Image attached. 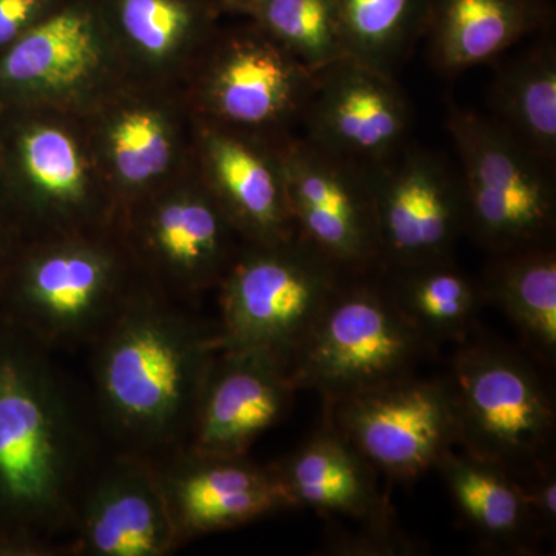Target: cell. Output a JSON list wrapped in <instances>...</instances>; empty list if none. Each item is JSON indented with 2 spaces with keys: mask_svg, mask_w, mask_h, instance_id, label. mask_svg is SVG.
<instances>
[{
  "mask_svg": "<svg viewBox=\"0 0 556 556\" xmlns=\"http://www.w3.org/2000/svg\"><path fill=\"white\" fill-rule=\"evenodd\" d=\"M437 470L479 546L497 555L538 554L543 538L519 479L455 448L442 456Z\"/></svg>",
  "mask_w": 556,
  "mask_h": 556,
  "instance_id": "obj_16",
  "label": "cell"
},
{
  "mask_svg": "<svg viewBox=\"0 0 556 556\" xmlns=\"http://www.w3.org/2000/svg\"><path fill=\"white\" fill-rule=\"evenodd\" d=\"M340 28L351 56L358 61L390 51L415 20L419 0H336Z\"/></svg>",
  "mask_w": 556,
  "mask_h": 556,
  "instance_id": "obj_26",
  "label": "cell"
},
{
  "mask_svg": "<svg viewBox=\"0 0 556 556\" xmlns=\"http://www.w3.org/2000/svg\"><path fill=\"white\" fill-rule=\"evenodd\" d=\"M121 28L138 47L164 54L188 35L197 20L193 0H110Z\"/></svg>",
  "mask_w": 556,
  "mask_h": 556,
  "instance_id": "obj_28",
  "label": "cell"
},
{
  "mask_svg": "<svg viewBox=\"0 0 556 556\" xmlns=\"http://www.w3.org/2000/svg\"><path fill=\"white\" fill-rule=\"evenodd\" d=\"M104 441L53 351L0 317V533L68 547Z\"/></svg>",
  "mask_w": 556,
  "mask_h": 556,
  "instance_id": "obj_1",
  "label": "cell"
},
{
  "mask_svg": "<svg viewBox=\"0 0 556 556\" xmlns=\"http://www.w3.org/2000/svg\"><path fill=\"white\" fill-rule=\"evenodd\" d=\"M292 510L314 508L358 525L394 518L379 471L327 419L294 452L273 463Z\"/></svg>",
  "mask_w": 556,
  "mask_h": 556,
  "instance_id": "obj_14",
  "label": "cell"
},
{
  "mask_svg": "<svg viewBox=\"0 0 556 556\" xmlns=\"http://www.w3.org/2000/svg\"><path fill=\"white\" fill-rule=\"evenodd\" d=\"M318 104V127L332 148L378 159L407 130V109L378 68L348 56L336 62Z\"/></svg>",
  "mask_w": 556,
  "mask_h": 556,
  "instance_id": "obj_15",
  "label": "cell"
},
{
  "mask_svg": "<svg viewBox=\"0 0 556 556\" xmlns=\"http://www.w3.org/2000/svg\"><path fill=\"white\" fill-rule=\"evenodd\" d=\"M113 156L121 177L141 185L167 167L169 138L152 113L134 112L116 124L112 135Z\"/></svg>",
  "mask_w": 556,
  "mask_h": 556,
  "instance_id": "obj_29",
  "label": "cell"
},
{
  "mask_svg": "<svg viewBox=\"0 0 556 556\" xmlns=\"http://www.w3.org/2000/svg\"><path fill=\"white\" fill-rule=\"evenodd\" d=\"M181 547L148 457H102L80 496L70 556H167Z\"/></svg>",
  "mask_w": 556,
  "mask_h": 556,
  "instance_id": "obj_9",
  "label": "cell"
},
{
  "mask_svg": "<svg viewBox=\"0 0 556 556\" xmlns=\"http://www.w3.org/2000/svg\"><path fill=\"white\" fill-rule=\"evenodd\" d=\"M0 556H70L61 543L25 535L0 533Z\"/></svg>",
  "mask_w": 556,
  "mask_h": 556,
  "instance_id": "obj_33",
  "label": "cell"
},
{
  "mask_svg": "<svg viewBox=\"0 0 556 556\" xmlns=\"http://www.w3.org/2000/svg\"><path fill=\"white\" fill-rule=\"evenodd\" d=\"M230 5L243 7V9H251L252 5L260 2V0H228Z\"/></svg>",
  "mask_w": 556,
  "mask_h": 556,
  "instance_id": "obj_35",
  "label": "cell"
},
{
  "mask_svg": "<svg viewBox=\"0 0 556 556\" xmlns=\"http://www.w3.org/2000/svg\"><path fill=\"white\" fill-rule=\"evenodd\" d=\"M536 365L526 350L473 331L444 375L456 445L519 481L555 467V399Z\"/></svg>",
  "mask_w": 556,
  "mask_h": 556,
  "instance_id": "obj_3",
  "label": "cell"
},
{
  "mask_svg": "<svg viewBox=\"0 0 556 556\" xmlns=\"http://www.w3.org/2000/svg\"><path fill=\"white\" fill-rule=\"evenodd\" d=\"M98 50L94 11L83 3L62 7L22 33L3 61V75L24 86L61 89L90 75Z\"/></svg>",
  "mask_w": 556,
  "mask_h": 556,
  "instance_id": "obj_18",
  "label": "cell"
},
{
  "mask_svg": "<svg viewBox=\"0 0 556 556\" xmlns=\"http://www.w3.org/2000/svg\"><path fill=\"white\" fill-rule=\"evenodd\" d=\"M485 281V300L510 318L526 353L547 367L555 365L556 255L551 244L497 254Z\"/></svg>",
  "mask_w": 556,
  "mask_h": 556,
  "instance_id": "obj_19",
  "label": "cell"
},
{
  "mask_svg": "<svg viewBox=\"0 0 556 556\" xmlns=\"http://www.w3.org/2000/svg\"><path fill=\"white\" fill-rule=\"evenodd\" d=\"M89 351L90 404L113 452L153 460L188 445L217 325L141 288Z\"/></svg>",
  "mask_w": 556,
  "mask_h": 556,
  "instance_id": "obj_2",
  "label": "cell"
},
{
  "mask_svg": "<svg viewBox=\"0 0 556 556\" xmlns=\"http://www.w3.org/2000/svg\"><path fill=\"white\" fill-rule=\"evenodd\" d=\"M371 193L382 265L399 270L452 260L450 251L466 226L463 197L439 167L409 160Z\"/></svg>",
  "mask_w": 556,
  "mask_h": 556,
  "instance_id": "obj_13",
  "label": "cell"
},
{
  "mask_svg": "<svg viewBox=\"0 0 556 556\" xmlns=\"http://www.w3.org/2000/svg\"><path fill=\"white\" fill-rule=\"evenodd\" d=\"M295 393L287 358L266 350L218 351L186 447L201 455L247 456L288 415Z\"/></svg>",
  "mask_w": 556,
  "mask_h": 556,
  "instance_id": "obj_11",
  "label": "cell"
},
{
  "mask_svg": "<svg viewBox=\"0 0 556 556\" xmlns=\"http://www.w3.org/2000/svg\"><path fill=\"white\" fill-rule=\"evenodd\" d=\"M287 177L295 236L350 276L382 265L371 189L316 150L289 163Z\"/></svg>",
  "mask_w": 556,
  "mask_h": 556,
  "instance_id": "obj_12",
  "label": "cell"
},
{
  "mask_svg": "<svg viewBox=\"0 0 556 556\" xmlns=\"http://www.w3.org/2000/svg\"><path fill=\"white\" fill-rule=\"evenodd\" d=\"M493 105L501 127L533 159L556 152V64L551 51L515 62L497 79Z\"/></svg>",
  "mask_w": 556,
  "mask_h": 556,
  "instance_id": "obj_24",
  "label": "cell"
},
{
  "mask_svg": "<svg viewBox=\"0 0 556 556\" xmlns=\"http://www.w3.org/2000/svg\"><path fill=\"white\" fill-rule=\"evenodd\" d=\"M353 535H331L329 544L324 547L329 555H416L424 551L412 536L404 533L397 526L396 519L387 521L365 522L358 525Z\"/></svg>",
  "mask_w": 556,
  "mask_h": 556,
  "instance_id": "obj_30",
  "label": "cell"
},
{
  "mask_svg": "<svg viewBox=\"0 0 556 556\" xmlns=\"http://www.w3.org/2000/svg\"><path fill=\"white\" fill-rule=\"evenodd\" d=\"M388 288L409 324L433 351L442 343H459L470 336L485 302L482 288L457 270L452 260L399 269Z\"/></svg>",
  "mask_w": 556,
  "mask_h": 556,
  "instance_id": "obj_20",
  "label": "cell"
},
{
  "mask_svg": "<svg viewBox=\"0 0 556 556\" xmlns=\"http://www.w3.org/2000/svg\"><path fill=\"white\" fill-rule=\"evenodd\" d=\"M345 274L298 236L258 244L219 283L218 351L266 350L289 364Z\"/></svg>",
  "mask_w": 556,
  "mask_h": 556,
  "instance_id": "obj_5",
  "label": "cell"
},
{
  "mask_svg": "<svg viewBox=\"0 0 556 556\" xmlns=\"http://www.w3.org/2000/svg\"><path fill=\"white\" fill-rule=\"evenodd\" d=\"M324 419L379 475L415 481L456 447L455 407L445 376L412 375L324 405Z\"/></svg>",
  "mask_w": 556,
  "mask_h": 556,
  "instance_id": "obj_8",
  "label": "cell"
},
{
  "mask_svg": "<svg viewBox=\"0 0 556 556\" xmlns=\"http://www.w3.org/2000/svg\"><path fill=\"white\" fill-rule=\"evenodd\" d=\"M141 288L124 280L108 249L65 243L11 265L0 317L49 350H89Z\"/></svg>",
  "mask_w": 556,
  "mask_h": 556,
  "instance_id": "obj_6",
  "label": "cell"
},
{
  "mask_svg": "<svg viewBox=\"0 0 556 556\" xmlns=\"http://www.w3.org/2000/svg\"><path fill=\"white\" fill-rule=\"evenodd\" d=\"M430 353L390 288L346 278L292 354L289 371L295 390L316 391L327 405L415 375Z\"/></svg>",
  "mask_w": 556,
  "mask_h": 556,
  "instance_id": "obj_4",
  "label": "cell"
},
{
  "mask_svg": "<svg viewBox=\"0 0 556 556\" xmlns=\"http://www.w3.org/2000/svg\"><path fill=\"white\" fill-rule=\"evenodd\" d=\"M211 160L230 214L260 247L294 239L285 186L274 177L268 164L239 141L211 139Z\"/></svg>",
  "mask_w": 556,
  "mask_h": 556,
  "instance_id": "obj_22",
  "label": "cell"
},
{
  "mask_svg": "<svg viewBox=\"0 0 556 556\" xmlns=\"http://www.w3.org/2000/svg\"><path fill=\"white\" fill-rule=\"evenodd\" d=\"M249 10L289 49L298 51L313 70L351 56L340 28L336 0H260Z\"/></svg>",
  "mask_w": 556,
  "mask_h": 556,
  "instance_id": "obj_25",
  "label": "cell"
},
{
  "mask_svg": "<svg viewBox=\"0 0 556 556\" xmlns=\"http://www.w3.org/2000/svg\"><path fill=\"white\" fill-rule=\"evenodd\" d=\"M434 47L448 70L492 60L533 24L532 0H434Z\"/></svg>",
  "mask_w": 556,
  "mask_h": 556,
  "instance_id": "obj_21",
  "label": "cell"
},
{
  "mask_svg": "<svg viewBox=\"0 0 556 556\" xmlns=\"http://www.w3.org/2000/svg\"><path fill=\"white\" fill-rule=\"evenodd\" d=\"M300 80L294 65L276 49L247 43L223 62L214 84L215 104L236 123H268L291 108Z\"/></svg>",
  "mask_w": 556,
  "mask_h": 556,
  "instance_id": "obj_23",
  "label": "cell"
},
{
  "mask_svg": "<svg viewBox=\"0 0 556 556\" xmlns=\"http://www.w3.org/2000/svg\"><path fill=\"white\" fill-rule=\"evenodd\" d=\"M152 463L181 546L292 510L274 464H257L248 455H201L188 447Z\"/></svg>",
  "mask_w": 556,
  "mask_h": 556,
  "instance_id": "obj_10",
  "label": "cell"
},
{
  "mask_svg": "<svg viewBox=\"0 0 556 556\" xmlns=\"http://www.w3.org/2000/svg\"><path fill=\"white\" fill-rule=\"evenodd\" d=\"M450 131L466 175L464 223L477 239L496 255L551 244L555 199L538 160L471 113H453Z\"/></svg>",
  "mask_w": 556,
  "mask_h": 556,
  "instance_id": "obj_7",
  "label": "cell"
},
{
  "mask_svg": "<svg viewBox=\"0 0 556 556\" xmlns=\"http://www.w3.org/2000/svg\"><path fill=\"white\" fill-rule=\"evenodd\" d=\"M521 484L538 532L543 541L554 540L556 532L555 467L535 477L522 479Z\"/></svg>",
  "mask_w": 556,
  "mask_h": 556,
  "instance_id": "obj_31",
  "label": "cell"
},
{
  "mask_svg": "<svg viewBox=\"0 0 556 556\" xmlns=\"http://www.w3.org/2000/svg\"><path fill=\"white\" fill-rule=\"evenodd\" d=\"M5 254V243H2V239H0V285H2L3 278H5L7 270H9L10 268L9 262H7Z\"/></svg>",
  "mask_w": 556,
  "mask_h": 556,
  "instance_id": "obj_34",
  "label": "cell"
},
{
  "mask_svg": "<svg viewBox=\"0 0 556 556\" xmlns=\"http://www.w3.org/2000/svg\"><path fill=\"white\" fill-rule=\"evenodd\" d=\"M226 229L222 212L204 200L167 201L150 215L144 244L169 281L164 295L189 305L201 291L222 283L229 270Z\"/></svg>",
  "mask_w": 556,
  "mask_h": 556,
  "instance_id": "obj_17",
  "label": "cell"
},
{
  "mask_svg": "<svg viewBox=\"0 0 556 556\" xmlns=\"http://www.w3.org/2000/svg\"><path fill=\"white\" fill-rule=\"evenodd\" d=\"M54 0H0V46L27 31L43 20Z\"/></svg>",
  "mask_w": 556,
  "mask_h": 556,
  "instance_id": "obj_32",
  "label": "cell"
},
{
  "mask_svg": "<svg viewBox=\"0 0 556 556\" xmlns=\"http://www.w3.org/2000/svg\"><path fill=\"white\" fill-rule=\"evenodd\" d=\"M22 156L31 181L58 203H79L84 172L78 150L56 129H36L22 142Z\"/></svg>",
  "mask_w": 556,
  "mask_h": 556,
  "instance_id": "obj_27",
  "label": "cell"
}]
</instances>
